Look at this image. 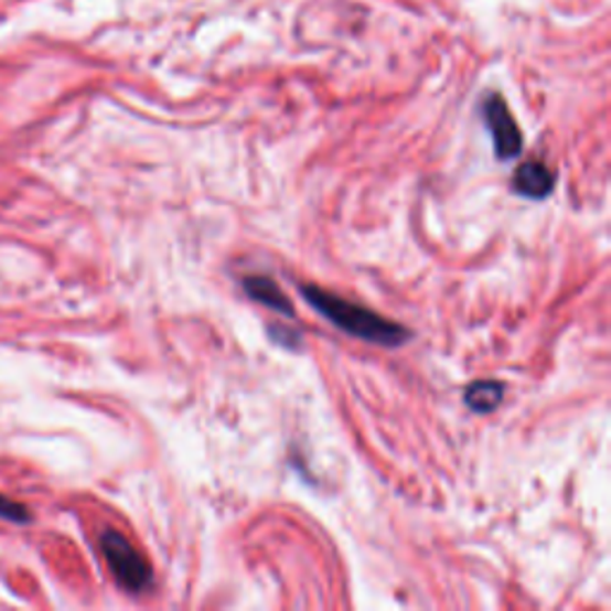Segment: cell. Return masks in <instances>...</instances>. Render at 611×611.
I'll list each match as a JSON object with an SVG mask.
<instances>
[{
    "mask_svg": "<svg viewBox=\"0 0 611 611\" xmlns=\"http://www.w3.org/2000/svg\"><path fill=\"white\" fill-rule=\"evenodd\" d=\"M483 115H485V125L492 135V143H494V153H497L500 160H514L521 156L523 151V137L521 129L514 120L512 110L506 108L504 98L492 94L485 106H483Z\"/></svg>",
    "mask_w": 611,
    "mask_h": 611,
    "instance_id": "3",
    "label": "cell"
},
{
    "mask_svg": "<svg viewBox=\"0 0 611 611\" xmlns=\"http://www.w3.org/2000/svg\"><path fill=\"white\" fill-rule=\"evenodd\" d=\"M512 189L518 196L526 199H547L551 189H555V174H551L545 163L530 160V163L518 165L512 180Z\"/></svg>",
    "mask_w": 611,
    "mask_h": 611,
    "instance_id": "4",
    "label": "cell"
},
{
    "mask_svg": "<svg viewBox=\"0 0 611 611\" xmlns=\"http://www.w3.org/2000/svg\"><path fill=\"white\" fill-rule=\"evenodd\" d=\"M0 518L12 521V523H26L32 516H29V512L22 504L0 497Z\"/></svg>",
    "mask_w": 611,
    "mask_h": 611,
    "instance_id": "7",
    "label": "cell"
},
{
    "mask_svg": "<svg viewBox=\"0 0 611 611\" xmlns=\"http://www.w3.org/2000/svg\"><path fill=\"white\" fill-rule=\"evenodd\" d=\"M244 292L249 294L254 301L264 303L266 309H272L282 315L294 318L292 301L287 299V294L278 287V282L266 278V275H251V278H244Z\"/></svg>",
    "mask_w": 611,
    "mask_h": 611,
    "instance_id": "5",
    "label": "cell"
},
{
    "mask_svg": "<svg viewBox=\"0 0 611 611\" xmlns=\"http://www.w3.org/2000/svg\"><path fill=\"white\" fill-rule=\"evenodd\" d=\"M504 399V385L497 380H478L463 392V401L473 414H492Z\"/></svg>",
    "mask_w": 611,
    "mask_h": 611,
    "instance_id": "6",
    "label": "cell"
},
{
    "mask_svg": "<svg viewBox=\"0 0 611 611\" xmlns=\"http://www.w3.org/2000/svg\"><path fill=\"white\" fill-rule=\"evenodd\" d=\"M100 549H104V557L115 580H118L127 592H143L151 588L153 571L149 561L139 555L135 545L129 543L122 533L106 530L100 535Z\"/></svg>",
    "mask_w": 611,
    "mask_h": 611,
    "instance_id": "2",
    "label": "cell"
},
{
    "mask_svg": "<svg viewBox=\"0 0 611 611\" xmlns=\"http://www.w3.org/2000/svg\"><path fill=\"white\" fill-rule=\"evenodd\" d=\"M301 294L320 315L328 318L334 328L344 330L356 340L380 346H399L411 337V332L395 323V320H387L380 313L366 309V306H358L337 294H330L320 287L303 285Z\"/></svg>",
    "mask_w": 611,
    "mask_h": 611,
    "instance_id": "1",
    "label": "cell"
}]
</instances>
